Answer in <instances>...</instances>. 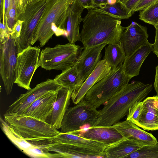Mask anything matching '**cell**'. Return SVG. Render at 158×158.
<instances>
[{
    "label": "cell",
    "instance_id": "cell-1",
    "mask_svg": "<svg viewBox=\"0 0 158 158\" xmlns=\"http://www.w3.org/2000/svg\"><path fill=\"white\" fill-rule=\"evenodd\" d=\"M87 10L80 33L83 48L104 44H119L125 29L121 25V20L104 13L98 8Z\"/></svg>",
    "mask_w": 158,
    "mask_h": 158
},
{
    "label": "cell",
    "instance_id": "cell-2",
    "mask_svg": "<svg viewBox=\"0 0 158 158\" xmlns=\"http://www.w3.org/2000/svg\"><path fill=\"white\" fill-rule=\"evenodd\" d=\"M152 89V84L139 81L128 83L98 110L97 118L92 127L111 126L119 122L127 115L131 106L144 100Z\"/></svg>",
    "mask_w": 158,
    "mask_h": 158
},
{
    "label": "cell",
    "instance_id": "cell-3",
    "mask_svg": "<svg viewBox=\"0 0 158 158\" xmlns=\"http://www.w3.org/2000/svg\"><path fill=\"white\" fill-rule=\"evenodd\" d=\"M74 0H46L44 12L35 31L31 45L39 43L42 47L55 34L66 35L65 25L69 9Z\"/></svg>",
    "mask_w": 158,
    "mask_h": 158
},
{
    "label": "cell",
    "instance_id": "cell-4",
    "mask_svg": "<svg viewBox=\"0 0 158 158\" xmlns=\"http://www.w3.org/2000/svg\"><path fill=\"white\" fill-rule=\"evenodd\" d=\"M131 79L125 74L121 64L94 85L84 99L97 108L128 83Z\"/></svg>",
    "mask_w": 158,
    "mask_h": 158
},
{
    "label": "cell",
    "instance_id": "cell-5",
    "mask_svg": "<svg viewBox=\"0 0 158 158\" xmlns=\"http://www.w3.org/2000/svg\"><path fill=\"white\" fill-rule=\"evenodd\" d=\"M10 128L24 139L53 137L60 131L47 122L23 114H4Z\"/></svg>",
    "mask_w": 158,
    "mask_h": 158
},
{
    "label": "cell",
    "instance_id": "cell-6",
    "mask_svg": "<svg viewBox=\"0 0 158 158\" xmlns=\"http://www.w3.org/2000/svg\"><path fill=\"white\" fill-rule=\"evenodd\" d=\"M81 47L70 43L47 47L40 52L38 66L47 70L63 71L73 66L80 52Z\"/></svg>",
    "mask_w": 158,
    "mask_h": 158
},
{
    "label": "cell",
    "instance_id": "cell-7",
    "mask_svg": "<svg viewBox=\"0 0 158 158\" xmlns=\"http://www.w3.org/2000/svg\"><path fill=\"white\" fill-rule=\"evenodd\" d=\"M98 114V110L97 108L84 99L67 110L61 123V132H73L86 125L92 127Z\"/></svg>",
    "mask_w": 158,
    "mask_h": 158
},
{
    "label": "cell",
    "instance_id": "cell-8",
    "mask_svg": "<svg viewBox=\"0 0 158 158\" xmlns=\"http://www.w3.org/2000/svg\"><path fill=\"white\" fill-rule=\"evenodd\" d=\"M18 53L15 40L10 34L0 39V74L7 95L11 93L15 80Z\"/></svg>",
    "mask_w": 158,
    "mask_h": 158
},
{
    "label": "cell",
    "instance_id": "cell-9",
    "mask_svg": "<svg viewBox=\"0 0 158 158\" xmlns=\"http://www.w3.org/2000/svg\"><path fill=\"white\" fill-rule=\"evenodd\" d=\"M46 0L30 2L17 19L23 21L19 36L15 39L19 53L31 45L35 31L45 7Z\"/></svg>",
    "mask_w": 158,
    "mask_h": 158
},
{
    "label": "cell",
    "instance_id": "cell-10",
    "mask_svg": "<svg viewBox=\"0 0 158 158\" xmlns=\"http://www.w3.org/2000/svg\"><path fill=\"white\" fill-rule=\"evenodd\" d=\"M40 52V48L31 45L18 53L15 83L19 86L27 90L31 89V80L39 67Z\"/></svg>",
    "mask_w": 158,
    "mask_h": 158
},
{
    "label": "cell",
    "instance_id": "cell-11",
    "mask_svg": "<svg viewBox=\"0 0 158 158\" xmlns=\"http://www.w3.org/2000/svg\"><path fill=\"white\" fill-rule=\"evenodd\" d=\"M62 86L57 84L54 79H48L37 84L24 94H21L8 108L5 114H22L34 102L44 95L58 90Z\"/></svg>",
    "mask_w": 158,
    "mask_h": 158
},
{
    "label": "cell",
    "instance_id": "cell-12",
    "mask_svg": "<svg viewBox=\"0 0 158 158\" xmlns=\"http://www.w3.org/2000/svg\"><path fill=\"white\" fill-rule=\"evenodd\" d=\"M40 141L41 145L45 148L64 143L75 145L102 153H104L105 148L108 145L101 142L87 139L72 133L61 132L53 137L41 138Z\"/></svg>",
    "mask_w": 158,
    "mask_h": 158
},
{
    "label": "cell",
    "instance_id": "cell-13",
    "mask_svg": "<svg viewBox=\"0 0 158 158\" xmlns=\"http://www.w3.org/2000/svg\"><path fill=\"white\" fill-rule=\"evenodd\" d=\"M147 28L135 22H132L122 33L119 44L126 56L131 55L148 41Z\"/></svg>",
    "mask_w": 158,
    "mask_h": 158
},
{
    "label": "cell",
    "instance_id": "cell-14",
    "mask_svg": "<svg viewBox=\"0 0 158 158\" xmlns=\"http://www.w3.org/2000/svg\"><path fill=\"white\" fill-rule=\"evenodd\" d=\"M106 45L104 44L85 48L79 53L74 64L78 73L79 87L93 72L100 60L102 51Z\"/></svg>",
    "mask_w": 158,
    "mask_h": 158
},
{
    "label": "cell",
    "instance_id": "cell-15",
    "mask_svg": "<svg viewBox=\"0 0 158 158\" xmlns=\"http://www.w3.org/2000/svg\"><path fill=\"white\" fill-rule=\"evenodd\" d=\"M111 70L110 66L106 60L104 59L100 60L82 84L73 92L71 96L73 102L75 105L83 99L89 89L109 74Z\"/></svg>",
    "mask_w": 158,
    "mask_h": 158
},
{
    "label": "cell",
    "instance_id": "cell-16",
    "mask_svg": "<svg viewBox=\"0 0 158 158\" xmlns=\"http://www.w3.org/2000/svg\"><path fill=\"white\" fill-rule=\"evenodd\" d=\"M142 102L143 110L133 123L145 131L158 130V97H148Z\"/></svg>",
    "mask_w": 158,
    "mask_h": 158
},
{
    "label": "cell",
    "instance_id": "cell-17",
    "mask_svg": "<svg viewBox=\"0 0 158 158\" xmlns=\"http://www.w3.org/2000/svg\"><path fill=\"white\" fill-rule=\"evenodd\" d=\"M43 150L56 152L52 154L51 158H105L104 153L67 143L54 145Z\"/></svg>",
    "mask_w": 158,
    "mask_h": 158
},
{
    "label": "cell",
    "instance_id": "cell-18",
    "mask_svg": "<svg viewBox=\"0 0 158 158\" xmlns=\"http://www.w3.org/2000/svg\"><path fill=\"white\" fill-rule=\"evenodd\" d=\"M84 9L78 0H74L69 7L65 25V36L69 43L81 41L80 24L83 21L81 14Z\"/></svg>",
    "mask_w": 158,
    "mask_h": 158
},
{
    "label": "cell",
    "instance_id": "cell-19",
    "mask_svg": "<svg viewBox=\"0 0 158 158\" xmlns=\"http://www.w3.org/2000/svg\"><path fill=\"white\" fill-rule=\"evenodd\" d=\"M112 126L118 131L123 138L133 139L143 145L158 143L157 139L152 134L142 129L129 121H119Z\"/></svg>",
    "mask_w": 158,
    "mask_h": 158
},
{
    "label": "cell",
    "instance_id": "cell-20",
    "mask_svg": "<svg viewBox=\"0 0 158 158\" xmlns=\"http://www.w3.org/2000/svg\"><path fill=\"white\" fill-rule=\"evenodd\" d=\"M58 90L48 93L35 100L22 114L46 122L51 115Z\"/></svg>",
    "mask_w": 158,
    "mask_h": 158
},
{
    "label": "cell",
    "instance_id": "cell-21",
    "mask_svg": "<svg viewBox=\"0 0 158 158\" xmlns=\"http://www.w3.org/2000/svg\"><path fill=\"white\" fill-rule=\"evenodd\" d=\"M71 133L87 139L101 142L108 145L124 138L121 134L112 126L89 127L86 129H81Z\"/></svg>",
    "mask_w": 158,
    "mask_h": 158
},
{
    "label": "cell",
    "instance_id": "cell-22",
    "mask_svg": "<svg viewBox=\"0 0 158 158\" xmlns=\"http://www.w3.org/2000/svg\"><path fill=\"white\" fill-rule=\"evenodd\" d=\"M72 93L70 90L62 87L58 91L52 113L46 121L57 129L61 128L64 115L70 105Z\"/></svg>",
    "mask_w": 158,
    "mask_h": 158
},
{
    "label": "cell",
    "instance_id": "cell-23",
    "mask_svg": "<svg viewBox=\"0 0 158 158\" xmlns=\"http://www.w3.org/2000/svg\"><path fill=\"white\" fill-rule=\"evenodd\" d=\"M152 44L148 41L129 56L126 57L123 63L124 72L131 79L139 74L142 64L151 52Z\"/></svg>",
    "mask_w": 158,
    "mask_h": 158
},
{
    "label": "cell",
    "instance_id": "cell-24",
    "mask_svg": "<svg viewBox=\"0 0 158 158\" xmlns=\"http://www.w3.org/2000/svg\"><path fill=\"white\" fill-rule=\"evenodd\" d=\"M143 145L134 139L124 138L113 144L108 145L104 153L105 158H125L127 155L134 152Z\"/></svg>",
    "mask_w": 158,
    "mask_h": 158
},
{
    "label": "cell",
    "instance_id": "cell-25",
    "mask_svg": "<svg viewBox=\"0 0 158 158\" xmlns=\"http://www.w3.org/2000/svg\"><path fill=\"white\" fill-rule=\"evenodd\" d=\"M55 82L62 87L73 92L79 87V76L75 65L63 71L54 79Z\"/></svg>",
    "mask_w": 158,
    "mask_h": 158
},
{
    "label": "cell",
    "instance_id": "cell-26",
    "mask_svg": "<svg viewBox=\"0 0 158 158\" xmlns=\"http://www.w3.org/2000/svg\"><path fill=\"white\" fill-rule=\"evenodd\" d=\"M108 45L105 48L103 59L108 63L111 69H113L123 64L126 56L119 44Z\"/></svg>",
    "mask_w": 158,
    "mask_h": 158
},
{
    "label": "cell",
    "instance_id": "cell-27",
    "mask_svg": "<svg viewBox=\"0 0 158 158\" xmlns=\"http://www.w3.org/2000/svg\"><path fill=\"white\" fill-rule=\"evenodd\" d=\"M104 13L120 19H127L132 15L124 4L120 2L107 4L98 8Z\"/></svg>",
    "mask_w": 158,
    "mask_h": 158
},
{
    "label": "cell",
    "instance_id": "cell-28",
    "mask_svg": "<svg viewBox=\"0 0 158 158\" xmlns=\"http://www.w3.org/2000/svg\"><path fill=\"white\" fill-rule=\"evenodd\" d=\"M139 19L144 22L156 25L158 22V0L140 10Z\"/></svg>",
    "mask_w": 158,
    "mask_h": 158
},
{
    "label": "cell",
    "instance_id": "cell-29",
    "mask_svg": "<svg viewBox=\"0 0 158 158\" xmlns=\"http://www.w3.org/2000/svg\"><path fill=\"white\" fill-rule=\"evenodd\" d=\"M125 158H158V143L143 146Z\"/></svg>",
    "mask_w": 158,
    "mask_h": 158
},
{
    "label": "cell",
    "instance_id": "cell-30",
    "mask_svg": "<svg viewBox=\"0 0 158 158\" xmlns=\"http://www.w3.org/2000/svg\"><path fill=\"white\" fill-rule=\"evenodd\" d=\"M6 123H2L3 130L8 138L22 151L24 152L32 145L16 134Z\"/></svg>",
    "mask_w": 158,
    "mask_h": 158
},
{
    "label": "cell",
    "instance_id": "cell-31",
    "mask_svg": "<svg viewBox=\"0 0 158 158\" xmlns=\"http://www.w3.org/2000/svg\"><path fill=\"white\" fill-rule=\"evenodd\" d=\"M143 109L142 101L138 102L135 103L129 108L126 120L134 123L139 117Z\"/></svg>",
    "mask_w": 158,
    "mask_h": 158
},
{
    "label": "cell",
    "instance_id": "cell-32",
    "mask_svg": "<svg viewBox=\"0 0 158 158\" xmlns=\"http://www.w3.org/2000/svg\"><path fill=\"white\" fill-rule=\"evenodd\" d=\"M17 0H10L7 19V27L10 33L17 21Z\"/></svg>",
    "mask_w": 158,
    "mask_h": 158
},
{
    "label": "cell",
    "instance_id": "cell-33",
    "mask_svg": "<svg viewBox=\"0 0 158 158\" xmlns=\"http://www.w3.org/2000/svg\"><path fill=\"white\" fill-rule=\"evenodd\" d=\"M28 155L34 157L50 158L49 152L32 145L23 152Z\"/></svg>",
    "mask_w": 158,
    "mask_h": 158
},
{
    "label": "cell",
    "instance_id": "cell-34",
    "mask_svg": "<svg viewBox=\"0 0 158 158\" xmlns=\"http://www.w3.org/2000/svg\"><path fill=\"white\" fill-rule=\"evenodd\" d=\"M23 21L21 19H18L10 33L11 36L15 39L19 37L21 31Z\"/></svg>",
    "mask_w": 158,
    "mask_h": 158
},
{
    "label": "cell",
    "instance_id": "cell-35",
    "mask_svg": "<svg viewBox=\"0 0 158 158\" xmlns=\"http://www.w3.org/2000/svg\"><path fill=\"white\" fill-rule=\"evenodd\" d=\"M157 0H140L132 11V15L135 12L142 10Z\"/></svg>",
    "mask_w": 158,
    "mask_h": 158
},
{
    "label": "cell",
    "instance_id": "cell-36",
    "mask_svg": "<svg viewBox=\"0 0 158 158\" xmlns=\"http://www.w3.org/2000/svg\"><path fill=\"white\" fill-rule=\"evenodd\" d=\"M16 20L19 16L23 13L30 0H17Z\"/></svg>",
    "mask_w": 158,
    "mask_h": 158
},
{
    "label": "cell",
    "instance_id": "cell-37",
    "mask_svg": "<svg viewBox=\"0 0 158 158\" xmlns=\"http://www.w3.org/2000/svg\"><path fill=\"white\" fill-rule=\"evenodd\" d=\"M10 0H4V7L2 23L6 25L7 29V19L10 9Z\"/></svg>",
    "mask_w": 158,
    "mask_h": 158
},
{
    "label": "cell",
    "instance_id": "cell-38",
    "mask_svg": "<svg viewBox=\"0 0 158 158\" xmlns=\"http://www.w3.org/2000/svg\"><path fill=\"white\" fill-rule=\"evenodd\" d=\"M93 7L99 8L107 4H113L119 1V0H93Z\"/></svg>",
    "mask_w": 158,
    "mask_h": 158
},
{
    "label": "cell",
    "instance_id": "cell-39",
    "mask_svg": "<svg viewBox=\"0 0 158 158\" xmlns=\"http://www.w3.org/2000/svg\"><path fill=\"white\" fill-rule=\"evenodd\" d=\"M154 27L156 29V35L154 43L152 44V51L158 58V26Z\"/></svg>",
    "mask_w": 158,
    "mask_h": 158
},
{
    "label": "cell",
    "instance_id": "cell-40",
    "mask_svg": "<svg viewBox=\"0 0 158 158\" xmlns=\"http://www.w3.org/2000/svg\"><path fill=\"white\" fill-rule=\"evenodd\" d=\"M139 0H127L123 4H124L126 7L131 14V12L133 10Z\"/></svg>",
    "mask_w": 158,
    "mask_h": 158
},
{
    "label": "cell",
    "instance_id": "cell-41",
    "mask_svg": "<svg viewBox=\"0 0 158 158\" xmlns=\"http://www.w3.org/2000/svg\"><path fill=\"white\" fill-rule=\"evenodd\" d=\"M10 34L6 25L0 21V39L4 38Z\"/></svg>",
    "mask_w": 158,
    "mask_h": 158
},
{
    "label": "cell",
    "instance_id": "cell-42",
    "mask_svg": "<svg viewBox=\"0 0 158 158\" xmlns=\"http://www.w3.org/2000/svg\"><path fill=\"white\" fill-rule=\"evenodd\" d=\"M84 9H87L93 7V0H78Z\"/></svg>",
    "mask_w": 158,
    "mask_h": 158
},
{
    "label": "cell",
    "instance_id": "cell-43",
    "mask_svg": "<svg viewBox=\"0 0 158 158\" xmlns=\"http://www.w3.org/2000/svg\"><path fill=\"white\" fill-rule=\"evenodd\" d=\"M154 87L158 97V65L156 68V74Z\"/></svg>",
    "mask_w": 158,
    "mask_h": 158
},
{
    "label": "cell",
    "instance_id": "cell-44",
    "mask_svg": "<svg viewBox=\"0 0 158 158\" xmlns=\"http://www.w3.org/2000/svg\"><path fill=\"white\" fill-rule=\"evenodd\" d=\"M4 0H0V20L1 21L3 19V13L4 7Z\"/></svg>",
    "mask_w": 158,
    "mask_h": 158
},
{
    "label": "cell",
    "instance_id": "cell-45",
    "mask_svg": "<svg viewBox=\"0 0 158 158\" xmlns=\"http://www.w3.org/2000/svg\"><path fill=\"white\" fill-rule=\"evenodd\" d=\"M127 0H119L120 2L122 3H124Z\"/></svg>",
    "mask_w": 158,
    "mask_h": 158
},
{
    "label": "cell",
    "instance_id": "cell-46",
    "mask_svg": "<svg viewBox=\"0 0 158 158\" xmlns=\"http://www.w3.org/2000/svg\"><path fill=\"white\" fill-rule=\"evenodd\" d=\"M31 0V2H35V1H40V0Z\"/></svg>",
    "mask_w": 158,
    "mask_h": 158
},
{
    "label": "cell",
    "instance_id": "cell-47",
    "mask_svg": "<svg viewBox=\"0 0 158 158\" xmlns=\"http://www.w3.org/2000/svg\"><path fill=\"white\" fill-rule=\"evenodd\" d=\"M157 25L158 26V23H157Z\"/></svg>",
    "mask_w": 158,
    "mask_h": 158
}]
</instances>
